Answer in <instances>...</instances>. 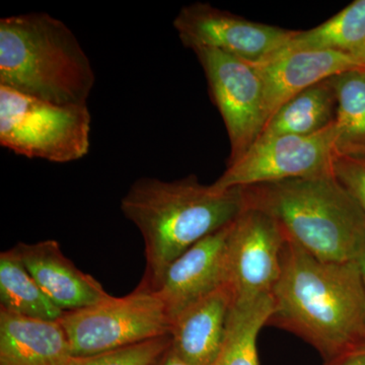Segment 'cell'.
<instances>
[{
	"mask_svg": "<svg viewBox=\"0 0 365 365\" xmlns=\"http://www.w3.org/2000/svg\"><path fill=\"white\" fill-rule=\"evenodd\" d=\"M333 174L365 215V158L336 155Z\"/></svg>",
	"mask_w": 365,
	"mask_h": 365,
	"instance_id": "22",
	"label": "cell"
},
{
	"mask_svg": "<svg viewBox=\"0 0 365 365\" xmlns=\"http://www.w3.org/2000/svg\"><path fill=\"white\" fill-rule=\"evenodd\" d=\"M337 93V155L365 158V71L334 76Z\"/></svg>",
	"mask_w": 365,
	"mask_h": 365,
	"instance_id": "20",
	"label": "cell"
},
{
	"mask_svg": "<svg viewBox=\"0 0 365 365\" xmlns=\"http://www.w3.org/2000/svg\"><path fill=\"white\" fill-rule=\"evenodd\" d=\"M325 365H365V345L330 360Z\"/></svg>",
	"mask_w": 365,
	"mask_h": 365,
	"instance_id": "23",
	"label": "cell"
},
{
	"mask_svg": "<svg viewBox=\"0 0 365 365\" xmlns=\"http://www.w3.org/2000/svg\"><path fill=\"white\" fill-rule=\"evenodd\" d=\"M234 295L222 285L172 319L173 351L190 365H213L222 350Z\"/></svg>",
	"mask_w": 365,
	"mask_h": 365,
	"instance_id": "14",
	"label": "cell"
},
{
	"mask_svg": "<svg viewBox=\"0 0 365 365\" xmlns=\"http://www.w3.org/2000/svg\"><path fill=\"white\" fill-rule=\"evenodd\" d=\"M267 326L299 336L326 362L365 345V284L356 261L327 262L287 239Z\"/></svg>",
	"mask_w": 365,
	"mask_h": 365,
	"instance_id": "1",
	"label": "cell"
},
{
	"mask_svg": "<svg viewBox=\"0 0 365 365\" xmlns=\"http://www.w3.org/2000/svg\"><path fill=\"white\" fill-rule=\"evenodd\" d=\"M245 208L242 187L217 190L195 175L177 181L137 180L122 198L121 210L143 237L146 270L140 284L153 289L173 261L234 222Z\"/></svg>",
	"mask_w": 365,
	"mask_h": 365,
	"instance_id": "2",
	"label": "cell"
},
{
	"mask_svg": "<svg viewBox=\"0 0 365 365\" xmlns=\"http://www.w3.org/2000/svg\"><path fill=\"white\" fill-rule=\"evenodd\" d=\"M150 365H190L185 362L184 360L180 359L179 356L173 351L172 347L163 352L162 355L155 361Z\"/></svg>",
	"mask_w": 365,
	"mask_h": 365,
	"instance_id": "24",
	"label": "cell"
},
{
	"mask_svg": "<svg viewBox=\"0 0 365 365\" xmlns=\"http://www.w3.org/2000/svg\"><path fill=\"white\" fill-rule=\"evenodd\" d=\"M96 83L73 32L48 13L0 20V86L52 104L85 106Z\"/></svg>",
	"mask_w": 365,
	"mask_h": 365,
	"instance_id": "3",
	"label": "cell"
},
{
	"mask_svg": "<svg viewBox=\"0 0 365 365\" xmlns=\"http://www.w3.org/2000/svg\"><path fill=\"white\" fill-rule=\"evenodd\" d=\"M364 71H365V67H364Z\"/></svg>",
	"mask_w": 365,
	"mask_h": 365,
	"instance_id": "26",
	"label": "cell"
},
{
	"mask_svg": "<svg viewBox=\"0 0 365 365\" xmlns=\"http://www.w3.org/2000/svg\"><path fill=\"white\" fill-rule=\"evenodd\" d=\"M0 309L29 318L59 321L64 312L49 299L16 250L0 254Z\"/></svg>",
	"mask_w": 365,
	"mask_h": 365,
	"instance_id": "19",
	"label": "cell"
},
{
	"mask_svg": "<svg viewBox=\"0 0 365 365\" xmlns=\"http://www.w3.org/2000/svg\"><path fill=\"white\" fill-rule=\"evenodd\" d=\"M272 311L271 294L234 302L222 350L213 365H259L257 340Z\"/></svg>",
	"mask_w": 365,
	"mask_h": 365,
	"instance_id": "18",
	"label": "cell"
},
{
	"mask_svg": "<svg viewBox=\"0 0 365 365\" xmlns=\"http://www.w3.org/2000/svg\"><path fill=\"white\" fill-rule=\"evenodd\" d=\"M14 249L43 292L64 313L95 306L112 297L93 276L79 270L56 241L20 242Z\"/></svg>",
	"mask_w": 365,
	"mask_h": 365,
	"instance_id": "13",
	"label": "cell"
},
{
	"mask_svg": "<svg viewBox=\"0 0 365 365\" xmlns=\"http://www.w3.org/2000/svg\"><path fill=\"white\" fill-rule=\"evenodd\" d=\"M287 237L272 217L245 208L227 245V283L234 302L272 294L281 274Z\"/></svg>",
	"mask_w": 365,
	"mask_h": 365,
	"instance_id": "10",
	"label": "cell"
},
{
	"mask_svg": "<svg viewBox=\"0 0 365 365\" xmlns=\"http://www.w3.org/2000/svg\"><path fill=\"white\" fill-rule=\"evenodd\" d=\"M88 105L52 104L0 86V144L16 155L76 162L90 150Z\"/></svg>",
	"mask_w": 365,
	"mask_h": 365,
	"instance_id": "5",
	"label": "cell"
},
{
	"mask_svg": "<svg viewBox=\"0 0 365 365\" xmlns=\"http://www.w3.org/2000/svg\"><path fill=\"white\" fill-rule=\"evenodd\" d=\"M263 83L266 124L290 98L325 79L364 69L361 60L335 51L280 52L255 63Z\"/></svg>",
	"mask_w": 365,
	"mask_h": 365,
	"instance_id": "12",
	"label": "cell"
},
{
	"mask_svg": "<svg viewBox=\"0 0 365 365\" xmlns=\"http://www.w3.org/2000/svg\"><path fill=\"white\" fill-rule=\"evenodd\" d=\"M170 344V336H163L91 356H71L66 365H150Z\"/></svg>",
	"mask_w": 365,
	"mask_h": 365,
	"instance_id": "21",
	"label": "cell"
},
{
	"mask_svg": "<svg viewBox=\"0 0 365 365\" xmlns=\"http://www.w3.org/2000/svg\"><path fill=\"white\" fill-rule=\"evenodd\" d=\"M59 321L72 356H91L168 336L172 326L162 300L143 284L123 297L66 312Z\"/></svg>",
	"mask_w": 365,
	"mask_h": 365,
	"instance_id": "6",
	"label": "cell"
},
{
	"mask_svg": "<svg viewBox=\"0 0 365 365\" xmlns=\"http://www.w3.org/2000/svg\"><path fill=\"white\" fill-rule=\"evenodd\" d=\"M304 50L340 52L365 64V0H355L311 30L297 31L276 53Z\"/></svg>",
	"mask_w": 365,
	"mask_h": 365,
	"instance_id": "17",
	"label": "cell"
},
{
	"mask_svg": "<svg viewBox=\"0 0 365 365\" xmlns=\"http://www.w3.org/2000/svg\"><path fill=\"white\" fill-rule=\"evenodd\" d=\"M205 73L209 95L227 128L230 153L227 165L251 148L266 125L260 74L253 63L208 47L193 49Z\"/></svg>",
	"mask_w": 365,
	"mask_h": 365,
	"instance_id": "8",
	"label": "cell"
},
{
	"mask_svg": "<svg viewBox=\"0 0 365 365\" xmlns=\"http://www.w3.org/2000/svg\"><path fill=\"white\" fill-rule=\"evenodd\" d=\"M232 223L187 250L163 271L153 290L172 319L227 283V245Z\"/></svg>",
	"mask_w": 365,
	"mask_h": 365,
	"instance_id": "11",
	"label": "cell"
},
{
	"mask_svg": "<svg viewBox=\"0 0 365 365\" xmlns=\"http://www.w3.org/2000/svg\"><path fill=\"white\" fill-rule=\"evenodd\" d=\"M245 207L272 217L287 239L327 262L355 261L365 215L334 174L242 187Z\"/></svg>",
	"mask_w": 365,
	"mask_h": 365,
	"instance_id": "4",
	"label": "cell"
},
{
	"mask_svg": "<svg viewBox=\"0 0 365 365\" xmlns=\"http://www.w3.org/2000/svg\"><path fill=\"white\" fill-rule=\"evenodd\" d=\"M174 28L189 49L213 48L253 64L269 58L297 33L247 20L202 2L182 7Z\"/></svg>",
	"mask_w": 365,
	"mask_h": 365,
	"instance_id": "9",
	"label": "cell"
},
{
	"mask_svg": "<svg viewBox=\"0 0 365 365\" xmlns=\"http://www.w3.org/2000/svg\"><path fill=\"white\" fill-rule=\"evenodd\" d=\"M355 261H356L357 264H359L360 271H361L362 278H364L365 284V237L364 242H362L361 245H360Z\"/></svg>",
	"mask_w": 365,
	"mask_h": 365,
	"instance_id": "25",
	"label": "cell"
},
{
	"mask_svg": "<svg viewBox=\"0 0 365 365\" xmlns=\"http://www.w3.org/2000/svg\"><path fill=\"white\" fill-rule=\"evenodd\" d=\"M337 93L333 78L325 79L290 98L264 127L260 137L313 135L335 124Z\"/></svg>",
	"mask_w": 365,
	"mask_h": 365,
	"instance_id": "16",
	"label": "cell"
},
{
	"mask_svg": "<svg viewBox=\"0 0 365 365\" xmlns=\"http://www.w3.org/2000/svg\"><path fill=\"white\" fill-rule=\"evenodd\" d=\"M336 124L313 135L260 137L212 185L217 190L333 174Z\"/></svg>",
	"mask_w": 365,
	"mask_h": 365,
	"instance_id": "7",
	"label": "cell"
},
{
	"mask_svg": "<svg viewBox=\"0 0 365 365\" xmlns=\"http://www.w3.org/2000/svg\"><path fill=\"white\" fill-rule=\"evenodd\" d=\"M71 344L60 321L0 309V365H66Z\"/></svg>",
	"mask_w": 365,
	"mask_h": 365,
	"instance_id": "15",
	"label": "cell"
}]
</instances>
